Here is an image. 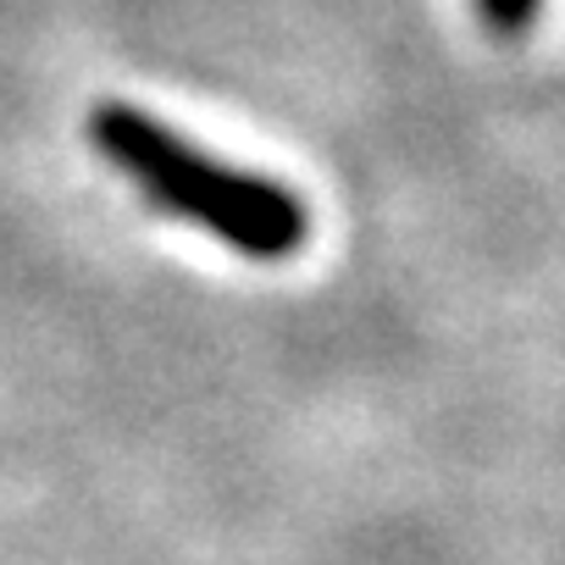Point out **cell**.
Instances as JSON below:
<instances>
[{"label": "cell", "mask_w": 565, "mask_h": 565, "mask_svg": "<svg viewBox=\"0 0 565 565\" xmlns=\"http://www.w3.org/2000/svg\"><path fill=\"white\" fill-rule=\"evenodd\" d=\"M89 145L156 211L205 227L244 260H289L311 238V211L289 183L205 156L128 100H100L89 111Z\"/></svg>", "instance_id": "cell-1"}, {"label": "cell", "mask_w": 565, "mask_h": 565, "mask_svg": "<svg viewBox=\"0 0 565 565\" xmlns=\"http://www.w3.org/2000/svg\"><path fill=\"white\" fill-rule=\"evenodd\" d=\"M471 7H477V23H482L488 40L515 45V40L532 34V23H537V12H543V0H471Z\"/></svg>", "instance_id": "cell-2"}]
</instances>
